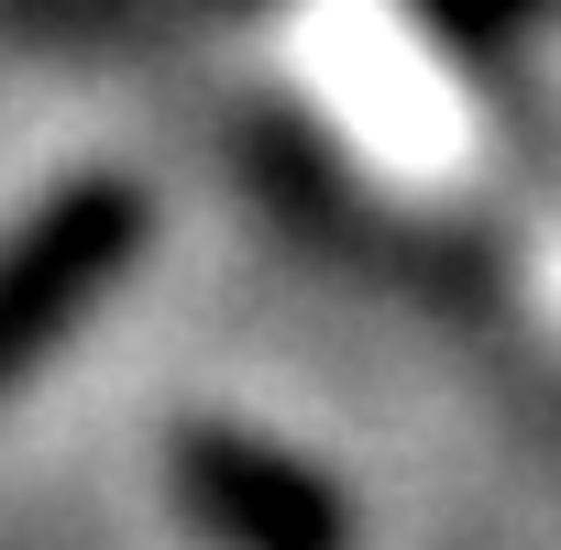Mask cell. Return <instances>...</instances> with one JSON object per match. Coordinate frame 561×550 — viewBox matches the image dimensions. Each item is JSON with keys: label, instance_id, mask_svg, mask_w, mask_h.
<instances>
[{"label": "cell", "instance_id": "1", "mask_svg": "<svg viewBox=\"0 0 561 550\" xmlns=\"http://www.w3.org/2000/svg\"><path fill=\"white\" fill-rule=\"evenodd\" d=\"M133 242H144V198H133L122 176L56 187L12 242H0V397H12V375H23L45 342H67V320L133 264Z\"/></svg>", "mask_w": 561, "mask_h": 550}, {"label": "cell", "instance_id": "2", "mask_svg": "<svg viewBox=\"0 0 561 550\" xmlns=\"http://www.w3.org/2000/svg\"><path fill=\"white\" fill-rule=\"evenodd\" d=\"M176 495L198 506V528L220 550H342L331 484H309L287 451L231 440V429H187L176 440Z\"/></svg>", "mask_w": 561, "mask_h": 550}]
</instances>
